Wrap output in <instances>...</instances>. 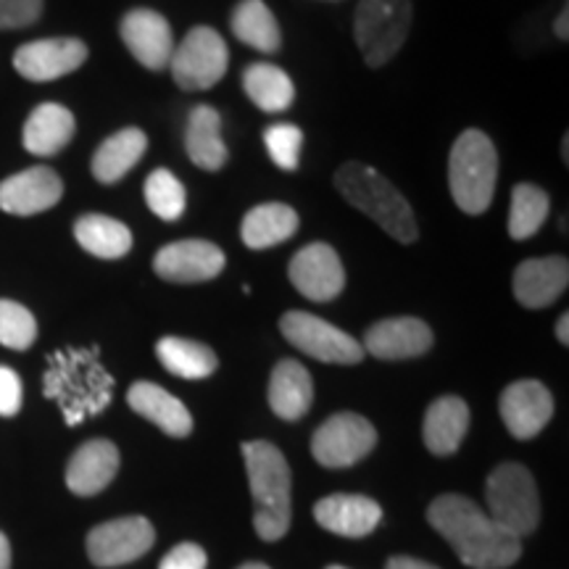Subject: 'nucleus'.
<instances>
[{
  "label": "nucleus",
  "instance_id": "nucleus-29",
  "mask_svg": "<svg viewBox=\"0 0 569 569\" xmlns=\"http://www.w3.org/2000/svg\"><path fill=\"white\" fill-rule=\"evenodd\" d=\"M243 90L267 113H280L293 106L296 88L290 77L274 63H251L243 71Z\"/></svg>",
  "mask_w": 569,
  "mask_h": 569
},
{
  "label": "nucleus",
  "instance_id": "nucleus-20",
  "mask_svg": "<svg viewBox=\"0 0 569 569\" xmlns=\"http://www.w3.org/2000/svg\"><path fill=\"white\" fill-rule=\"evenodd\" d=\"M569 261L565 256L528 259L515 272V298L528 309H546L567 290Z\"/></svg>",
  "mask_w": 569,
  "mask_h": 569
},
{
  "label": "nucleus",
  "instance_id": "nucleus-8",
  "mask_svg": "<svg viewBox=\"0 0 569 569\" xmlns=\"http://www.w3.org/2000/svg\"><path fill=\"white\" fill-rule=\"evenodd\" d=\"M280 330L290 346L325 365H359L367 356L359 340L306 311H288L280 319Z\"/></svg>",
  "mask_w": 569,
  "mask_h": 569
},
{
  "label": "nucleus",
  "instance_id": "nucleus-3",
  "mask_svg": "<svg viewBox=\"0 0 569 569\" xmlns=\"http://www.w3.org/2000/svg\"><path fill=\"white\" fill-rule=\"evenodd\" d=\"M336 188L353 209L375 219L398 243H415L419 234L415 211L388 177L367 163L348 161L336 172Z\"/></svg>",
  "mask_w": 569,
  "mask_h": 569
},
{
  "label": "nucleus",
  "instance_id": "nucleus-42",
  "mask_svg": "<svg viewBox=\"0 0 569 569\" xmlns=\"http://www.w3.org/2000/svg\"><path fill=\"white\" fill-rule=\"evenodd\" d=\"M567 19H569V9H567V6H565V11L559 13L557 24H553V30H557L559 40H569V32H567Z\"/></svg>",
  "mask_w": 569,
  "mask_h": 569
},
{
  "label": "nucleus",
  "instance_id": "nucleus-18",
  "mask_svg": "<svg viewBox=\"0 0 569 569\" xmlns=\"http://www.w3.org/2000/svg\"><path fill=\"white\" fill-rule=\"evenodd\" d=\"M315 519L327 532H336L343 538H365L380 525L382 509L369 496L336 493L317 501Z\"/></svg>",
  "mask_w": 569,
  "mask_h": 569
},
{
  "label": "nucleus",
  "instance_id": "nucleus-26",
  "mask_svg": "<svg viewBox=\"0 0 569 569\" xmlns=\"http://www.w3.org/2000/svg\"><path fill=\"white\" fill-rule=\"evenodd\" d=\"M298 230V213L284 203H261L246 213L240 238L253 251H264L290 240Z\"/></svg>",
  "mask_w": 569,
  "mask_h": 569
},
{
  "label": "nucleus",
  "instance_id": "nucleus-40",
  "mask_svg": "<svg viewBox=\"0 0 569 569\" xmlns=\"http://www.w3.org/2000/svg\"><path fill=\"white\" fill-rule=\"evenodd\" d=\"M0 569H11V543L3 532H0Z\"/></svg>",
  "mask_w": 569,
  "mask_h": 569
},
{
  "label": "nucleus",
  "instance_id": "nucleus-31",
  "mask_svg": "<svg viewBox=\"0 0 569 569\" xmlns=\"http://www.w3.org/2000/svg\"><path fill=\"white\" fill-rule=\"evenodd\" d=\"M234 38L261 53L280 51V24L264 0H243L232 13Z\"/></svg>",
  "mask_w": 569,
  "mask_h": 569
},
{
  "label": "nucleus",
  "instance_id": "nucleus-16",
  "mask_svg": "<svg viewBox=\"0 0 569 569\" xmlns=\"http://www.w3.org/2000/svg\"><path fill=\"white\" fill-rule=\"evenodd\" d=\"M61 196V177L48 167H32L0 182V211L13 213V217H32V213L53 209Z\"/></svg>",
  "mask_w": 569,
  "mask_h": 569
},
{
  "label": "nucleus",
  "instance_id": "nucleus-43",
  "mask_svg": "<svg viewBox=\"0 0 569 569\" xmlns=\"http://www.w3.org/2000/svg\"><path fill=\"white\" fill-rule=\"evenodd\" d=\"M238 569H269L267 565H259V561H253V565H243V567H238Z\"/></svg>",
  "mask_w": 569,
  "mask_h": 569
},
{
  "label": "nucleus",
  "instance_id": "nucleus-27",
  "mask_svg": "<svg viewBox=\"0 0 569 569\" xmlns=\"http://www.w3.org/2000/svg\"><path fill=\"white\" fill-rule=\"evenodd\" d=\"M146 148V132L138 130V127H127V130L103 140V146L92 156V174L103 184L119 182L142 159Z\"/></svg>",
  "mask_w": 569,
  "mask_h": 569
},
{
  "label": "nucleus",
  "instance_id": "nucleus-33",
  "mask_svg": "<svg viewBox=\"0 0 569 569\" xmlns=\"http://www.w3.org/2000/svg\"><path fill=\"white\" fill-rule=\"evenodd\" d=\"M146 203L163 222H177L184 213V188L169 169H156L146 180Z\"/></svg>",
  "mask_w": 569,
  "mask_h": 569
},
{
  "label": "nucleus",
  "instance_id": "nucleus-21",
  "mask_svg": "<svg viewBox=\"0 0 569 569\" xmlns=\"http://www.w3.org/2000/svg\"><path fill=\"white\" fill-rule=\"evenodd\" d=\"M127 403L148 422H153L169 438H188L193 432V417L180 398H174L169 390H163L156 382H134L127 390Z\"/></svg>",
  "mask_w": 569,
  "mask_h": 569
},
{
  "label": "nucleus",
  "instance_id": "nucleus-2",
  "mask_svg": "<svg viewBox=\"0 0 569 569\" xmlns=\"http://www.w3.org/2000/svg\"><path fill=\"white\" fill-rule=\"evenodd\" d=\"M243 459L253 496V528L261 540H280L293 519L288 461L269 440L246 443Z\"/></svg>",
  "mask_w": 569,
  "mask_h": 569
},
{
  "label": "nucleus",
  "instance_id": "nucleus-19",
  "mask_svg": "<svg viewBox=\"0 0 569 569\" xmlns=\"http://www.w3.org/2000/svg\"><path fill=\"white\" fill-rule=\"evenodd\" d=\"M119 472V448L106 438L88 440L74 451L67 467V488L74 496H98Z\"/></svg>",
  "mask_w": 569,
  "mask_h": 569
},
{
  "label": "nucleus",
  "instance_id": "nucleus-5",
  "mask_svg": "<svg viewBox=\"0 0 569 569\" xmlns=\"http://www.w3.org/2000/svg\"><path fill=\"white\" fill-rule=\"evenodd\" d=\"M488 517L515 538L536 532L540 522V498L530 469L515 461L496 467L486 486Z\"/></svg>",
  "mask_w": 569,
  "mask_h": 569
},
{
  "label": "nucleus",
  "instance_id": "nucleus-14",
  "mask_svg": "<svg viewBox=\"0 0 569 569\" xmlns=\"http://www.w3.org/2000/svg\"><path fill=\"white\" fill-rule=\"evenodd\" d=\"M501 419L517 440L536 438L553 417V398L538 380H519L501 393Z\"/></svg>",
  "mask_w": 569,
  "mask_h": 569
},
{
  "label": "nucleus",
  "instance_id": "nucleus-39",
  "mask_svg": "<svg viewBox=\"0 0 569 569\" xmlns=\"http://www.w3.org/2000/svg\"><path fill=\"white\" fill-rule=\"evenodd\" d=\"M386 569H438L436 565H427L422 559H411V557H393L388 559Z\"/></svg>",
  "mask_w": 569,
  "mask_h": 569
},
{
  "label": "nucleus",
  "instance_id": "nucleus-37",
  "mask_svg": "<svg viewBox=\"0 0 569 569\" xmlns=\"http://www.w3.org/2000/svg\"><path fill=\"white\" fill-rule=\"evenodd\" d=\"M159 569H206V551L196 543H180L161 559Z\"/></svg>",
  "mask_w": 569,
  "mask_h": 569
},
{
  "label": "nucleus",
  "instance_id": "nucleus-35",
  "mask_svg": "<svg viewBox=\"0 0 569 569\" xmlns=\"http://www.w3.org/2000/svg\"><path fill=\"white\" fill-rule=\"evenodd\" d=\"M264 146L277 167L284 172H296L298 156H301L303 132L296 124H274L264 132Z\"/></svg>",
  "mask_w": 569,
  "mask_h": 569
},
{
  "label": "nucleus",
  "instance_id": "nucleus-36",
  "mask_svg": "<svg viewBox=\"0 0 569 569\" xmlns=\"http://www.w3.org/2000/svg\"><path fill=\"white\" fill-rule=\"evenodd\" d=\"M42 0H0V30H21L40 19Z\"/></svg>",
  "mask_w": 569,
  "mask_h": 569
},
{
  "label": "nucleus",
  "instance_id": "nucleus-6",
  "mask_svg": "<svg viewBox=\"0 0 569 569\" xmlns=\"http://www.w3.org/2000/svg\"><path fill=\"white\" fill-rule=\"evenodd\" d=\"M411 19V0H361L356 9L353 34L367 67H386L401 51Z\"/></svg>",
  "mask_w": 569,
  "mask_h": 569
},
{
  "label": "nucleus",
  "instance_id": "nucleus-10",
  "mask_svg": "<svg viewBox=\"0 0 569 569\" xmlns=\"http://www.w3.org/2000/svg\"><path fill=\"white\" fill-rule=\"evenodd\" d=\"M153 525L146 517H119L98 525L88 536V557L98 567H119L151 551Z\"/></svg>",
  "mask_w": 569,
  "mask_h": 569
},
{
  "label": "nucleus",
  "instance_id": "nucleus-15",
  "mask_svg": "<svg viewBox=\"0 0 569 569\" xmlns=\"http://www.w3.org/2000/svg\"><path fill=\"white\" fill-rule=\"evenodd\" d=\"M124 46L138 59L142 67L151 71H161L169 67L174 53V38L169 21L159 11L151 9H134L122 19Z\"/></svg>",
  "mask_w": 569,
  "mask_h": 569
},
{
  "label": "nucleus",
  "instance_id": "nucleus-17",
  "mask_svg": "<svg viewBox=\"0 0 569 569\" xmlns=\"http://www.w3.org/2000/svg\"><path fill=\"white\" fill-rule=\"evenodd\" d=\"M432 330L417 317L382 319L367 330L365 351L382 361H403L425 356L432 348Z\"/></svg>",
  "mask_w": 569,
  "mask_h": 569
},
{
  "label": "nucleus",
  "instance_id": "nucleus-22",
  "mask_svg": "<svg viewBox=\"0 0 569 569\" xmlns=\"http://www.w3.org/2000/svg\"><path fill=\"white\" fill-rule=\"evenodd\" d=\"M469 430V407L465 398L443 396L430 403L425 415V446L436 457H451L459 451Z\"/></svg>",
  "mask_w": 569,
  "mask_h": 569
},
{
  "label": "nucleus",
  "instance_id": "nucleus-9",
  "mask_svg": "<svg viewBox=\"0 0 569 569\" xmlns=\"http://www.w3.org/2000/svg\"><path fill=\"white\" fill-rule=\"evenodd\" d=\"M377 446V430L369 419L353 411L330 417L311 438V453L327 469H346L369 457Z\"/></svg>",
  "mask_w": 569,
  "mask_h": 569
},
{
  "label": "nucleus",
  "instance_id": "nucleus-28",
  "mask_svg": "<svg viewBox=\"0 0 569 569\" xmlns=\"http://www.w3.org/2000/svg\"><path fill=\"white\" fill-rule=\"evenodd\" d=\"M74 238L84 251L98 259H122L132 248L130 227L103 213H88L74 224Z\"/></svg>",
  "mask_w": 569,
  "mask_h": 569
},
{
  "label": "nucleus",
  "instance_id": "nucleus-25",
  "mask_svg": "<svg viewBox=\"0 0 569 569\" xmlns=\"http://www.w3.org/2000/svg\"><path fill=\"white\" fill-rule=\"evenodd\" d=\"M74 138V113L67 106L42 103L24 124V148L32 156H56Z\"/></svg>",
  "mask_w": 569,
  "mask_h": 569
},
{
  "label": "nucleus",
  "instance_id": "nucleus-13",
  "mask_svg": "<svg viewBox=\"0 0 569 569\" xmlns=\"http://www.w3.org/2000/svg\"><path fill=\"white\" fill-rule=\"evenodd\" d=\"M88 59V46L77 38L34 40L13 53V67L24 80L51 82L80 69Z\"/></svg>",
  "mask_w": 569,
  "mask_h": 569
},
{
  "label": "nucleus",
  "instance_id": "nucleus-30",
  "mask_svg": "<svg viewBox=\"0 0 569 569\" xmlns=\"http://www.w3.org/2000/svg\"><path fill=\"white\" fill-rule=\"evenodd\" d=\"M156 356L167 372H172L182 380H203L217 372L219 359L209 346L198 343V340L184 338H161L156 346Z\"/></svg>",
  "mask_w": 569,
  "mask_h": 569
},
{
  "label": "nucleus",
  "instance_id": "nucleus-34",
  "mask_svg": "<svg viewBox=\"0 0 569 569\" xmlns=\"http://www.w3.org/2000/svg\"><path fill=\"white\" fill-rule=\"evenodd\" d=\"M38 338V322L32 311L17 301L0 298V346L11 351H27Z\"/></svg>",
  "mask_w": 569,
  "mask_h": 569
},
{
  "label": "nucleus",
  "instance_id": "nucleus-12",
  "mask_svg": "<svg viewBox=\"0 0 569 569\" xmlns=\"http://www.w3.org/2000/svg\"><path fill=\"white\" fill-rule=\"evenodd\" d=\"M222 248L209 240H180L163 246L153 259V272L167 282L196 284L209 282L224 269Z\"/></svg>",
  "mask_w": 569,
  "mask_h": 569
},
{
  "label": "nucleus",
  "instance_id": "nucleus-11",
  "mask_svg": "<svg viewBox=\"0 0 569 569\" xmlns=\"http://www.w3.org/2000/svg\"><path fill=\"white\" fill-rule=\"evenodd\" d=\"M288 277L298 293L309 301L325 303L343 293L346 269L336 248L327 243H311L293 256Z\"/></svg>",
  "mask_w": 569,
  "mask_h": 569
},
{
  "label": "nucleus",
  "instance_id": "nucleus-24",
  "mask_svg": "<svg viewBox=\"0 0 569 569\" xmlns=\"http://www.w3.org/2000/svg\"><path fill=\"white\" fill-rule=\"evenodd\" d=\"M184 151L196 167L219 172L227 163V146L222 140V117L211 106H196L184 130Z\"/></svg>",
  "mask_w": 569,
  "mask_h": 569
},
{
  "label": "nucleus",
  "instance_id": "nucleus-41",
  "mask_svg": "<svg viewBox=\"0 0 569 569\" xmlns=\"http://www.w3.org/2000/svg\"><path fill=\"white\" fill-rule=\"evenodd\" d=\"M557 338L561 340V346L569 343V315L567 311L559 317V322H557Z\"/></svg>",
  "mask_w": 569,
  "mask_h": 569
},
{
  "label": "nucleus",
  "instance_id": "nucleus-1",
  "mask_svg": "<svg viewBox=\"0 0 569 569\" xmlns=\"http://www.w3.org/2000/svg\"><path fill=\"white\" fill-rule=\"evenodd\" d=\"M427 522L453 546L457 557L472 569H507L522 557L519 538L488 517L472 498L446 493L427 509Z\"/></svg>",
  "mask_w": 569,
  "mask_h": 569
},
{
  "label": "nucleus",
  "instance_id": "nucleus-38",
  "mask_svg": "<svg viewBox=\"0 0 569 569\" xmlns=\"http://www.w3.org/2000/svg\"><path fill=\"white\" fill-rule=\"evenodd\" d=\"M21 380L9 367H0V417H13L21 409Z\"/></svg>",
  "mask_w": 569,
  "mask_h": 569
},
{
  "label": "nucleus",
  "instance_id": "nucleus-4",
  "mask_svg": "<svg viewBox=\"0 0 569 569\" xmlns=\"http://www.w3.org/2000/svg\"><path fill=\"white\" fill-rule=\"evenodd\" d=\"M498 156L486 132L467 130L453 142L448 159V188L453 203L465 213H482L493 201Z\"/></svg>",
  "mask_w": 569,
  "mask_h": 569
},
{
  "label": "nucleus",
  "instance_id": "nucleus-32",
  "mask_svg": "<svg viewBox=\"0 0 569 569\" xmlns=\"http://www.w3.org/2000/svg\"><path fill=\"white\" fill-rule=\"evenodd\" d=\"M549 217V196L536 184H517L511 190V209H509V234L515 240H528L543 227Z\"/></svg>",
  "mask_w": 569,
  "mask_h": 569
},
{
  "label": "nucleus",
  "instance_id": "nucleus-23",
  "mask_svg": "<svg viewBox=\"0 0 569 569\" xmlns=\"http://www.w3.org/2000/svg\"><path fill=\"white\" fill-rule=\"evenodd\" d=\"M315 401V382L306 367L296 359H282L272 369V380H269V407L284 422H296L306 411L311 409Z\"/></svg>",
  "mask_w": 569,
  "mask_h": 569
},
{
  "label": "nucleus",
  "instance_id": "nucleus-44",
  "mask_svg": "<svg viewBox=\"0 0 569 569\" xmlns=\"http://www.w3.org/2000/svg\"><path fill=\"white\" fill-rule=\"evenodd\" d=\"M327 569H348V567H338V565H332V567H327Z\"/></svg>",
  "mask_w": 569,
  "mask_h": 569
},
{
  "label": "nucleus",
  "instance_id": "nucleus-7",
  "mask_svg": "<svg viewBox=\"0 0 569 569\" xmlns=\"http://www.w3.org/2000/svg\"><path fill=\"white\" fill-rule=\"evenodd\" d=\"M227 63H230V51L222 34L211 27H196L184 34L180 48H174L172 69L174 82L182 90H209L224 77Z\"/></svg>",
  "mask_w": 569,
  "mask_h": 569
}]
</instances>
